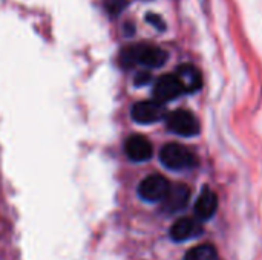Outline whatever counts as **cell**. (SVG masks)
<instances>
[{
	"label": "cell",
	"mask_w": 262,
	"mask_h": 260,
	"mask_svg": "<svg viewBox=\"0 0 262 260\" xmlns=\"http://www.w3.org/2000/svg\"><path fill=\"white\" fill-rule=\"evenodd\" d=\"M169 55L164 49L152 44H130L126 46L120 55L121 66L126 69H130L135 64H143L150 69L161 67Z\"/></svg>",
	"instance_id": "obj_1"
},
{
	"label": "cell",
	"mask_w": 262,
	"mask_h": 260,
	"mask_svg": "<svg viewBox=\"0 0 262 260\" xmlns=\"http://www.w3.org/2000/svg\"><path fill=\"white\" fill-rule=\"evenodd\" d=\"M160 161L170 170H189L198 166V156L193 150L186 146L170 143L166 144L160 152Z\"/></svg>",
	"instance_id": "obj_2"
},
{
	"label": "cell",
	"mask_w": 262,
	"mask_h": 260,
	"mask_svg": "<svg viewBox=\"0 0 262 260\" xmlns=\"http://www.w3.org/2000/svg\"><path fill=\"white\" fill-rule=\"evenodd\" d=\"M166 124L172 133L181 136H195L200 133L198 118L190 110H184V109L173 110L172 113L167 115Z\"/></svg>",
	"instance_id": "obj_3"
},
{
	"label": "cell",
	"mask_w": 262,
	"mask_h": 260,
	"mask_svg": "<svg viewBox=\"0 0 262 260\" xmlns=\"http://www.w3.org/2000/svg\"><path fill=\"white\" fill-rule=\"evenodd\" d=\"M183 93H186L184 86L177 74H167V75L160 77L154 86V100L163 104L178 98Z\"/></svg>",
	"instance_id": "obj_4"
},
{
	"label": "cell",
	"mask_w": 262,
	"mask_h": 260,
	"mask_svg": "<svg viewBox=\"0 0 262 260\" xmlns=\"http://www.w3.org/2000/svg\"><path fill=\"white\" fill-rule=\"evenodd\" d=\"M170 188L169 181L161 175H150L138 185V195L147 202H161Z\"/></svg>",
	"instance_id": "obj_5"
},
{
	"label": "cell",
	"mask_w": 262,
	"mask_h": 260,
	"mask_svg": "<svg viewBox=\"0 0 262 260\" xmlns=\"http://www.w3.org/2000/svg\"><path fill=\"white\" fill-rule=\"evenodd\" d=\"M166 115L163 103L157 100H147V101H140L132 106L130 116L134 121L140 124H152L160 120H163Z\"/></svg>",
	"instance_id": "obj_6"
},
{
	"label": "cell",
	"mask_w": 262,
	"mask_h": 260,
	"mask_svg": "<svg viewBox=\"0 0 262 260\" xmlns=\"http://www.w3.org/2000/svg\"><path fill=\"white\" fill-rule=\"evenodd\" d=\"M124 152L134 162H144L152 158L154 149L147 138L143 135H132L124 143Z\"/></svg>",
	"instance_id": "obj_7"
},
{
	"label": "cell",
	"mask_w": 262,
	"mask_h": 260,
	"mask_svg": "<svg viewBox=\"0 0 262 260\" xmlns=\"http://www.w3.org/2000/svg\"><path fill=\"white\" fill-rule=\"evenodd\" d=\"M189 198H190V188L187 185H184V184L170 185L167 195L161 201L163 210L166 213H178L183 208H186Z\"/></svg>",
	"instance_id": "obj_8"
},
{
	"label": "cell",
	"mask_w": 262,
	"mask_h": 260,
	"mask_svg": "<svg viewBox=\"0 0 262 260\" xmlns=\"http://www.w3.org/2000/svg\"><path fill=\"white\" fill-rule=\"evenodd\" d=\"M203 231H204L203 230V225L196 219L183 218V219H178L172 225V228H170V238L175 242H184L187 239L201 236Z\"/></svg>",
	"instance_id": "obj_9"
},
{
	"label": "cell",
	"mask_w": 262,
	"mask_h": 260,
	"mask_svg": "<svg viewBox=\"0 0 262 260\" xmlns=\"http://www.w3.org/2000/svg\"><path fill=\"white\" fill-rule=\"evenodd\" d=\"M218 210V198L210 188H204L195 202V215L200 221L210 219Z\"/></svg>",
	"instance_id": "obj_10"
},
{
	"label": "cell",
	"mask_w": 262,
	"mask_h": 260,
	"mask_svg": "<svg viewBox=\"0 0 262 260\" xmlns=\"http://www.w3.org/2000/svg\"><path fill=\"white\" fill-rule=\"evenodd\" d=\"M175 74L181 80L186 93L196 92L203 86V77H201L200 70L195 66H192V64H183V66H180Z\"/></svg>",
	"instance_id": "obj_11"
},
{
	"label": "cell",
	"mask_w": 262,
	"mask_h": 260,
	"mask_svg": "<svg viewBox=\"0 0 262 260\" xmlns=\"http://www.w3.org/2000/svg\"><path fill=\"white\" fill-rule=\"evenodd\" d=\"M184 260H218V253L216 248L210 244H204V245H198L190 248Z\"/></svg>",
	"instance_id": "obj_12"
},
{
	"label": "cell",
	"mask_w": 262,
	"mask_h": 260,
	"mask_svg": "<svg viewBox=\"0 0 262 260\" xmlns=\"http://www.w3.org/2000/svg\"><path fill=\"white\" fill-rule=\"evenodd\" d=\"M127 6V0H104V8L109 15L117 17Z\"/></svg>",
	"instance_id": "obj_13"
},
{
	"label": "cell",
	"mask_w": 262,
	"mask_h": 260,
	"mask_svg": "<svg viewBox=\"0 0 262 260\" xmlns=\"http://www.w3.org/2000/svg\"><path fill=\"white\" fill-rule=\"evenodd\" d=\"M146 20H147L152 26H155L157 29H160V31H164V29H166V23H164V20H163L158 14L149 12V14L146 15Z\"/></svg>",
	"instance_id": "obj_14"
},
{
	"label": "cell",
	"mask_w": 262,
	"mask_h": 260,
	"mask_svg": "<svg viewBox=\"0 0 262 260\" xmlns=\"http://www.w3.org/2000/svg\"><path fill=\"white\" fill-rule=\"evenodd\" d=\"M150 81V74L149 72H140L137 77H135V84L137 86H144Z\"/></svg>",
	"instance_id": "obj_15"
}]
</instances>
